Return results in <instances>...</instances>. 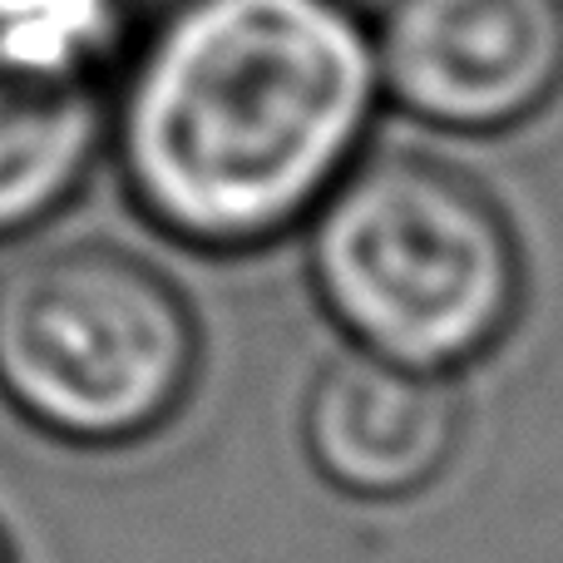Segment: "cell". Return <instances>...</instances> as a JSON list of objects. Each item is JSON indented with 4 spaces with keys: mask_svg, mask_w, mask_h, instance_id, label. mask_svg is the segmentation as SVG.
<instances>
[{
    "mask_svg": "<svg viewBox=\"0 0 563 563\" xmlns=\"http://www.w3.org/2000/svg\"><path fill=\"white\" fill-rule=\"evenodd\" d=\"M380 99L356 0H164L119 49L104 139L148 228L238 257L317 213Z\"/></svg>",
    "mask_w": 563,
    "mask_h": 563,
    "instance_id": "6da1fadb",
    "label": "cell"
},
{
    "mask_svg": "<svg viewBox=\"0 0 563 563\" xmlns=\"http://www.w3.org/2000/svg\"><path fill=\"white\" fill-rule=\"evenodd\" d=\"M301 228L311 297L356 351L460 376L525 317L529 267L505 203L440 154H361Z\"/></svg>",
    "mask_w": 563,
    "mask_h": 563,
    "instance_id": "7a4b0ae2",
    "label": "cell"
},
{
    "mask_svg": "<svg viewBox=\"0 0 563 563\" xmlns=\"http://www.w3.org/2000/svg\"><path fill=\"white\" fill-rule=\"evenodd\" d=\"M198 371L188 291L129 247L59 243L0 273V400L55 445H144L184 416Z\"/></svg>",
    "mask_w": 563,
    "mask_h": 563,
    "instance_id": "3957f363",
    "label": "cell"
},
{
    "mask_svg": "<svg viewBox=\"0 0 563 563\" xmlns=\"http://www.w3.org/2000/svg\"><path fill=\"white\" fill-rule=\"evenodd\" d=\"M380 95L440 134L495 139L563 89V0H386Z\"/></svg>",
    "mask_w": 563,
    "mask_h": 563,
    "instance_id": "277c9868",
    "label": "cell"
},
{
    "mask_svg": "<svg viewBox=\"0 0 563 563\" xmlns=\"http://www.w3.org/2000/svg\"><path fill=\"white\" fill-rule=\"evenodd\" d=\"M297 426L311 470L336 495L406 505L455 465L465 396L455 376L346 346L311 376Z\"/></svg>",
    "mask_w": 563,
    "mask_h": 563,
    "instance_id": "5b68a950",
    "label": "cell"
},
{
    "mask_svg": "<svg viewBox=\"0 0 563 563\" xmlns=\"http://www.w3.org/2000/svg\"><path fill=\"white\" fill-rule=\"evenodd\" d=\"M104 148V85L0 65V243L59 218Z\"/></svg>",
    "mask_w": 563,
    "mask_h": 563,
    "instance_id": "8992f818",
    "label": "cell"
},
{
    "mask_svg": "<svg viewBox=\"0 0 563 563\" xmlns=\"http://www.w3.org/2000/svg\"><path fill=\"white\" fill-rule=\"evenodd\" d=\"M124 40V0H0V65L30 75L104 85Z\"/></svg>",
    "mask_w": 563,
    "mask_h": 563,
    "instance_id": "52a82bcc",
    "label": "cell"
},
{
    "mask_svg": "<svg viewBox=\"0 0 563 563\" xmlns=\"http://www.w3.org/2000/svg\"><path fill=\"white\" fill-rule=\"evenodd\" d=\"M0 563H20L15 549H10V539H5V529H0Z\"/></svg>",
    "mask_w": 563,
    "mask_h": 563,
    "instance_id": "ba28073f",
    "label": "cell"
}]
</instances>
